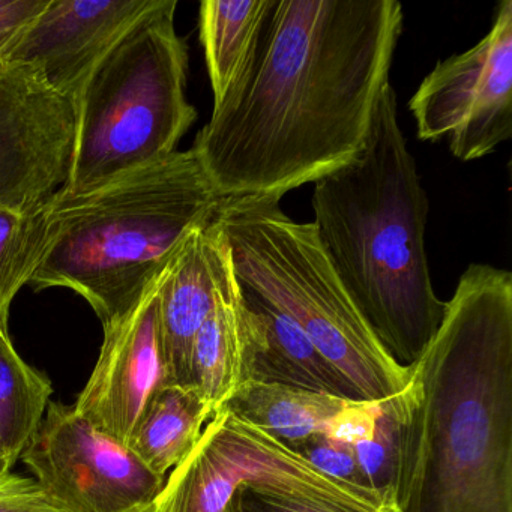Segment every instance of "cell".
<instances>
[{"label":"cell","instance_id":"cell-26","mask_svg":"<svg viewBox=\"0 0 512 512\" xmlns=\"http://www.w3.org/2000/svg\"><path fill=\"white\" fill-rule=\"evenodd\" d=\"M50 0H0V40L16 37L31 25Z\"/></svg>","mask_w":512,"mask_h":512},{"label":"cell","instance_id":"cell-18","mask_svg":"<svg viewBox=\"0 0 512 512\" xmlns=\"http://www.w3.org/2000/svg\"><path fill=\"white\" fill-rule=\"evenodd\" d=\"M271 0H205L200 4V43L214 104L233 88L259 43Z\"/></svg>","mask_w":512,"mask_h":512},{"label":"cell","instance_id":"cell-5","mask_svg":"<svg viewBox=\"0 0 512 512\" xmlns=\"http://www.w3.org/2000/svg\"><path fill=\"white\" fill-rule=\"evenodd\" d=\"M176 0H157L101 58L74 98L73 154L62 196H79L175 154L196 109Z\"/></svg>","mask_w":512,"mask_h":512},{"label":"cell","instance_id":"cell-29","mask_svg":"<svg viewBox=\"0 0 512 512\" xmlns=\"http://www.w3.org/2000/svg\"><path fill=\"white\" fill-rule=\"evenodd\" d=\"M139 512H152V505L148 506V508L142 509V511Z\"/></svg>","mask_w":512,"mask_h":512},{"label":"cell","instance_id":"cell-11","mask_svg":"<svg viewBox=\"0 0 512 512\" xmlns=\"http://www.w3.org/2000/svg\"><path fill=\"white\" fill-rule=\"evenodd\" d=\"M160 281L127 317L104 329L97 364L73 406L92 427L124 446L152 398L172 385L158 323Z\"/></svg>","mask_w":512,"mask_h":512},{"label":"cell","instance_id":"cell-7","mask_svg":"<svg viewBox=\"0 0 512 512\" xmlns=\"http://www.w3.org/2000/svg\"><path fill=\"white\" fill-rule=\"evenodd\" d=\"M245 488L364 512H389L376 497L329 478L224 406L203 428L193 451L170 472L152 512H242Z\"/></svg>","mask_w":512,"mask_h":512},{"label":"cell","instance_id":"cell-9","mask_svg":"<svg viewBox=\"0 0 512 512\" xmlns=\"http://www.w3.org/2000/svg\"><path fill=\"white\" fill-rule=\"evenodd\" d=\"M20 458L64 512H139L166 482L127 446L61 403L49 404Z\"/></svg>","mask_w":512,"mask_h":512},{"label":"cell","instance_id":"cell-15","mask_svg":"<svg viewBox=\"0 0 512 512\" xmlns=\"http://www.w3.org/2000/svg\"><path fill=\"white\" fill-rule=\"evenodd\" d=\"M242 295L259 326L245 382L277 383L362 401L358 391L316 349L292 319L247 290L242 289Z\"/></svg>","mask_w":512,"mask_h":512},{"label":"cell","instance_id":"cell-25","mask_svg":"<svg viewBox=\"0 0 512 512\" xmlns=\"http://www.w3.org/2000/svg\"><path fill=\"white\" fill-rule=\"evenodd\" d=\"M242 512H364L329 503L308 502L295 497L260 493L245 488L241 493Z\"/></svg>","mask_w":512,"mask_h":512},{"label":"cell","instance_id":"cell-22","mask_svg":"<svg viewBox=\"0 0 512 512\" xmlns=\"http://www.w3.org/2000/svg\"><path fill=\"white\" fill-rule=\"evenodd\" d=\"M290 451L301 455L311 466L316 467L317 470L325 473L329 478L335 479L341 484L349 485V487L368 494V496L376 497L382 502V499L371 490L367 478L362 473L352 445L331 439L325 433H317L308 437V439L302 440L301 443L293 446Z\"/></svg>","mask_w":512,"mask_h":512},{"label":"cell","instance_id":"cell-12","mask_svg":"<svg viewBox=\"0 0 512 512\" xmlns=\"http://www.w3.org/2000/svg\"><path fill=\"white\" fill-rule=\"evenodd\" d=\"M157 0H50L46 10L0 50V62L31 65L47 85L74 98L113 44Z\"/></svg>","mask_w":512,"mask_h":512},{"label":"cell","instance_id":"cell-20","mask_svg":"<svg viewBox=\"0 0 512 512\" xmlns=\"http://www.w3.org/2000/svg\"><path fill=\"white\" fill-rule=\"evenodd\" d=\"M46 205L34 212L0 208V331L4 334L10 335L14 298L37 266L46 236Z\"/></svg>","mask_w":512,"mask_h":512},{"label":"cell","instance_id":"cell-17","mask_svg":"<svg viewBox=\"0 0 512 512\" xmlns=\"http://www.w3.org/2000/svg\"><path fill=\"white\" fill-rule=\"evenodd\" d=\"M212 416L194 389L164 386L140 416L127 448L149 470L166 478L193 451Z\"/></svg>","mask_w":512,"mask_h":512},{"label":"cell","instance_id":"cell-24","mask_svg":"<svg viewBox=\"0 0 512 512\" xmlns=\"http://www.w3.org/2000/svg\"><path fill=\"white\" fill-rule=\"evenodd\" d=\"M377 406L379 403L353 401L329 422L326 436L352 446L368 439L373 433Z\"/></svg>","mask_w":512,"mask_h":512},{"label":"cell","instance_id":"cell-14","mask_svg":"<svg viewBox=\"0 0 512 512\" xmlns=\"http://www.w3.org/2000/svg\"><path fill=\"white\" fill-rule=\"evenodd\" d=\"M257 331L256 316L245 302L230 259L214 310L197 332L191 349L190 388L212 412L245 382Z\"/></svg>","mask_w":512,"mask_h":512},{"label":"cell","instance_id":"cell-8","mask_svg":"<svg viewBox=\"0 0 512 512\" xmlns=\"http://www.w3.org/2000/svg\"><path fill=\"white\" fill-rule=\"evenodd\" d=\"M416 133L446 140L457 160H481L512 137V0L472 49L437 62L409 101Z\"/></svg>","mask_w":512,"mask_h":512},{"label":"cell","instance_id":"cell-3","mask_svg":"<svg viewBox=\"0 0 512 512\" xmlns=\"http://www.w3.org/2000/svg\"><path fill=\"white\" fill-rule=\"evenodd\" d=\"M383 92L364 149L314 182L313 226L341 283L388 355L412 367L436 335L446 302L425 251L427 193Z\"/></svg>","mask_w":512,"mask_h":512},{"label":"cell","instance_id":"cell-2","mask_svg":"<svg viewBox=\"0 0 512 512\" xmlns=\"http://www.w3.org/2000/svg\"><path fill=\"white\" fill-rule=\"evenodd\" d=\"M394 512H512V274L472 263L409 367Z\"/></svg>","mask_w":512,"mask_h":512},{"label":"cell","instance_id":"cell-1","mask_svg":"<svg viewBox=\"0 0 512 512\" xmlns=\"http://www.w3.org/2000/svg\"><path fill=\"white\" fill-rule=\"evenodd\" d=\"M403 23L398 0H271L247 68L194 140L218 196L281 200L350 163Z\"/></svg>","mask_w":512,"mask_h":512},{"label":"cell","instance_id":"cell-23","mask_svg":"<svg viewBox=\"0 0 512 512\" xmlns=\"http://www.w3.org/2000/svg\"><path fill=\"white\" fill-rule=\"evenodd\" d=\"M0 512H64L35 479L0 475Z\"/></svg>","mask_w":512,"mask_h":512},{"label":"cell","instance_id":"cell-19","mask_svg":"<svg viewBox=\"0 0 512 512\" xmlns=\"http://www.w3.org/2000/svg\"><path fill=\"white\" fill-rule=\"evenodd\" d=\"M52 382L20 358L10 335L0 331V457L8 469L40 427L52 403Z\"/></svg>","mask_w":512,"mask_h":512},{"label":"cell","instance_id":"cell-27","mask_svg":"<svg viewBox=\"0 0 512 512\" xmlns=\"http://www.w3.org/2000/svg\"><path fill=\"white\" fill-rule=\"evenodd\" d=\"M5 472H11V470L8 469L7 464H5L4 458L0 457V475Z\"/></svg>","mask_w":512,"mask_h":512},{"label":"cell","instance_id":"cell-16","mask_svg":"<svg viewBox=\"0 0 512 512\" xmlns=\"http://www.w3.org/2000/svg\"><path fill=\"white\" fill-rule=\"evenodd\" d=\"M350 403L353 401L334 395L248 380L223 406L292 449L313 434L325 433L329 422Z\"/></svg>","mask_w":512,"mask_h":512},{"label":"cell","instance_id":"cell-13","mask_svg":"<svg viewBox=\"0 0 512 512\" xmlns=\"http://www.w3.org/2000/svg\"><path fill=\"white\" fill-rule=\"evenodd\" d=\"M217 215L185 238L158 289V323L167 373L172 385L184 388H190L194 338L214 310L229 266V247Z\"/></svg>","mask_w":512,"mask_h":512},{"label":"cell","instance_id":"cell-28","mask_svg":"<svg viewBox=\"0 0 512 512\" xmlns=\"http://www.w3.org/2000/svg\"><path fill=\"white\" fill-rule=\"evenodd\" d=\"M11 40H13V38H10V40H7V38H2V40H0V50L4 49V47L7 46Z\"/></svg>","mask_w":512,"mask_h":512},{"label":"cell","instance_id":"cell-10","mask_svg":"<svg viewBox=\"0 0 512 512\" xmlns=\"http://www.w3.org/2000/svg\"><path fill=\"white\" fill-rule=\"evenodd\" d=\"M76 110L31 65L0 62V208L34 212L64 188Z\"/></svg>","mask_w":512,"mask_h":512},{"label":"cell","instance_id":"cell-6","mask_svg":"<svg viewBox=\"0 0 512 512\" xmlns=\"http://www.w3.org/2000/svg\"><path fill=\"white\" fill-rule=\"evenodd\" d=\"M217 218L242 289L292 319L362 401L380 403L406 389L409 368L371 331L313 223L292 220L275 199L224 200Z\"/></svg>","mask_w":512,"mask_h":512},{"label":"cell","instance_id":"cell-4","mask_svg":"<svg viewBox=\"0 0 512 512\" xmlns=\"http://www.w3.org/2000/svg\"><path fill=\"white\" fill-rule=\"evenodd\" d=\"M223 202L193 148L89 193H58L46 205V236L28 284L74 290L110 328Z\"/></svg>","mask_w":512,"mask_h":512},{"label":"cell","instance_id":"cell-21","mask_svg":"<svg viewBox=\"0 0 512 512\" xmlns=\"http://www.w3.org/2000/svg\"><path fill=\"white\" fill-rule=\"evenodd\" d=\"M403 391L377 406L373 433L353 445L356 460L371 490L395 511L398 475H400L401 442H403Z\"/></svg>","mask_w":512,"mask_h":512}]
</instances>
